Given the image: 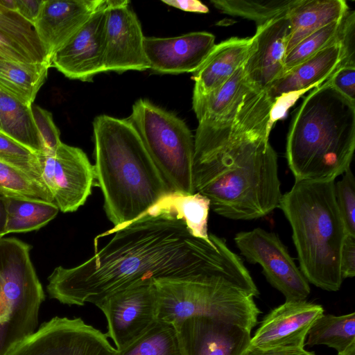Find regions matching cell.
Here are the masks:
<instances>
[{
  "label": "cell",
  "instance_id": "8",
  "mask_svg": "<svg viewBox=\"0 0 355 355\" xmlns=\"http://www.w3.org/2000/svg\"><path fill=\"white\" fill-rule=\"evenodd\" d=\"M135 129L171 193H196L193 179L194 136L183 120L139 99L125 119Z\"/></svg>",
  "mask_w": 355,
  "mask_h": 355
},
{
  "label": "cell",
  "instance_id": "4",
  "mask_svg": "<svg viewBox=\"0 0 355 355\" xmlns=\"http://www.w3.org/2000/svg\"><path fill=\"white\" fill-rule=\"evenodd\" d=\"M158 321L175 329L186 318L205 315L245 327L257 324L259 291L241 258L225 241L218 257L196 272L153 279Z\"/></svg>",
  "mask_w": 355,
  "mask_h": 355
},
{
  "label": "cell",
  "instance_id": "39",
  "mask_svg": "<svg viewBox=\"0 0 355 355\" xmlns=\"http://www.w3.org/2000/svg\"><path fill=\"white\" fill-rule=\"evenodd\" d=\"M340 269L343 279L355 275V236L346 235L340 259Z\"/></svg>",
  "mask_w": 355,
  "mask_h": 355
},
{
  "label": "cell",
  "instance_id": "34",
  "mask_svg": "<svg viewBox=\"0 0 355 355\" xmlns=\"http://www.w3.org/2000/svg\"><path fill=\"white\" fill-rule=\"evenodd\" d=\"M334 185L336 203L347 235L355 236V180L349 168Z\"/></svg>",
  "mask_w": 355,
  "mask_h": 355
},
{
  "label": "cell",
  "instance_id": "2",
  "mask_svg": "<svg viewBox=\"0 0 355 355\" xmlns=\"http://www.w3.org/2000/svg\"><path fill=\"white\" fill-rule=\"evenodd\" d=\"M274 107L266 92L250 89L226 114L198 123L195 191L225 218L257 219L279 206L277 155L268 141Z\"/></svg>",
  "mask_w": 355,
  "mask_h": 355
},
{
  "label": "cell",
  "instance_id": "40",
  "mask_svg": "<svg viewBox=\"0 0 355 355\" xmlns=\"http://www.w3.org/2000/svg\"><path fill=\"white\" fill-rule=\"evenodd\" d=\"M243 355H315L302 347H276L259 348L250 346Z\"/></svg>",
  "mask_w": 355,
  "mask_h": 355
},
{
  "label": "cell",
  "instance_id": "1",
  "mask_svg": "<svg viewBox=\"0 0 355 355\" xmlns=\"http://www.w3.org/2000/svg\"><path fill=\"white\" fill-rule=\"evenodd\" d=\"M114 234L86 261L56 267L48 277L51 298L83 306L134 284L199 271L220 251L223 239L194 236L166 196L135 220L98 237Z\"/></svg>",
  "mask_w": 355,
  "mask_h": 355
},
{
  "label": "cell",
  "instance_id": "22",
  "mask_svg": "<svg viewBox=\"0 0 355 355\" xmlns=\"http://www.w3.org/2000/svg\"><path fill=\"white\" fill-rule=\"evenodd\" d=\"M348 10L343 0H297L287 13L291 24L287 53L309 35L341 19Z\"/></svg>",
  "mask_w": 355,
  "mask_h": 355
},
{
  "label": "cell",
  "instance_id": "12",
  "mask_svg": "<svg viewBox=\"0 0 355 355\" xmlns=\"http://www.w3.org/2000/svg\"><path fill=\"white\" fill-rule=\"evenodd\" d=\"M104 313L107 336L121 350L144 334L157 321L153 279L103 296L94 303Z\"/></svg>",
  "mask_w": 355,
  "mask_h": 355
},
{
  "label": "cell",
  "instance_id": "19",
  "mask_svg": "<svg viewBox=\"0 0 355 355\" xmlns=\"http://www.w3.org/2000/svg\"><path fill=\"white\" fill-rule=\"evenodd\" d=\"M323 313L322 306L305 300L286 302L266 315L250 346L304 348L311 327Z\"/></svg>",
  "mask_w": 355,
  "mask_h": 355
},
{
  "label": "cell",
  "instance_id": "44",
  "mask_svg": "<svg viewBox=\"0 0 355 355\" xmlns=\"http://www.w3.org/2000/svg\"><path fill=\"white\" fill-rule=\"evenodd\" d=\"M338 355H355V343H352L343 352L338 353Z\"/></svg>",
  "mask_w": 355,
  "mask_h": 355
},
{
  "label": "cell",
  "instance_id": "37",
  "mask_svg": "<svg viewBox=\"0 0 355 355\" xmlns=\"http://www.w3.org/2000/svg\"><path fill=\"white\" fill-rule=\"evenodd\" d=\"M326 81L347 99L355 103V64L339 66Z\"/></svg>",
  "mask_w": 355,
  "mask_h": 355
},
{
  "label": "cell",
  "instance_id": "32",
  "mask_svg": "<svg viewBox=\"0 0 355 355\" xmlns=\"http://www.w3.org/2000/svg\"><path fill=\"white\" fill-rule=\"evenodd\" d=\"M344 18L345 16L315 31L292 48L285 58L284 73L327 46L340 41L343 35Z\"/></svg>",
  "mask_w": 355,
  "mask_h": 355
},
{
  "label": "cell",
  "instance_id": "36",
  "mask_svg": "<svg viewBox=\"0 0 355 355\" xmlns=\"http://www.w3.org/2000/svg\"><path fill=\"white\" fill-rule=\"evenodd\" d=\"M0 155L41 170L39 155L2 133H0Z\"/></svg>",
  "mask_w": 355,
  "mask_h": 355
},
{
  "label": "cell",
  "instance_id": "38",
  "mask_svg": "<svg viewBox=\"0 0 355 355\" xmlns=\"http://www.w3.org/2000/svg\"><path fill=\"white\" fill-rule=\"evenodd\" d=\"M0 59L14 62L41 63L21 44L1 33Z\"/></svg>",
  "mask_w": 355,
  "mask_h": 355
},
{
  "label": "cell",
  "instance_id": "30",
  "mask_svg": "<svg viewBox=\"0 0 355 355\" xmlns=\"http://www.w3.org/2000/svg\"><path fill=\"white\" fill-rule=\"evenodd\" d=\"M297 0H211L222 12L251 19L257 26L277 17L287 15Z\"/></svg>",
  "mask_w": 355,
  "mask_h": 355
},
{
  "label": "cell",
  "instance_id": "3",
  "mask_svg": "<svg viewBox=\"0 0 355 355\" xmlns=\"http://www.w3.org/2000/svg\"><path fill=\"white\" fill-rule=\"evenodd\" d=\"M93 132L96 182L106 216L118 228L147 212L171 191L125 119L99 115Z\"/></svg>",
  "mask_w": 355,
  "mask_h": 355
},
{
  "label": "cell",
  "instance_id": "26",
  "mask_svg": "<svg viewBox=\"0 0 355 355\" xmlns=\"http://www.w3.org/2000/svg\"><path fill=\"white\" fill-rule=\"evenodd\" d=\"M1 132L40 155L43 153L32 105H24L0 91Z\"/></svg>",
  "mask_w": 355,
  "mask_h": 355
},
{
  "label": "cell",
  "instance_id": "10",
  "mask_svg": "<svg viewBox=\"0 0 355 355\" xmlns=\"http://www.w3.org/2000/svg\"><path fill=\"white\" fill-rule=\"evenodd\" d=\"M39 159L42 180L59 210L73 212L86 202L97 182L94 166L82 149L61 142Z\"/></svg>",
  "mask_w": 355,
  "mask_h": 355
},
{
  "label": "cell",
  "instance_id": "15",
  "mask_svg": "<svg viewBox=\"0 0 355 355\" xmlns=\"http://www.w3.org/2000/svg\"><path fill=\"white\" fill-rule=\"evenodd\" d=\"M291 33L287 15L257 26L243 66L248 85L266 92L284 73V60Z\"/></svg>",
  "mask_w": 355,
  "mask_h": 355
},
{
  "label": "cell",
  "instance_id": "14",
  "mask_svg": "<svg viewBox=\"0 0 355 355\" xmlns=\"http://www.w3.org/2000/svg\"><path fill=\"white\" fill-rule=\"evenodd\" d=\"M106 0L51 58V67L72 80L92 81L104 66Z\"/></svg>",
  "mask_w": 355,
  "mask_h": 355
},
{
  "label": "cell",
  "instance_id": "21",
  "mask_svg": "<svg viewBox=\"0 0 355 355\" xmlns=\"http://www.w3.org/2000/svg\"><path fill=\"white\" fill-rule=\"evenodd\" d=\"M252 37H231L216 44L200 67L193 74V92L208 93L225 83L248 55Z\"/></svg>",
  "mask_w": 355,
  "mask_h": 355
},
{
  "label": "cell",
  "instance_id": "9",
  "mask_svg": "<svg viewBox=\"0 0 355 355\" xmlns=\"http://www.w3.org/2000/svg\"><path fill=\"white\" fill-rule=\"evenodd\" d=\"M116 352L106 334L80 318L55 316L42 323L7 355H114Z\"/></svg>",
  "mask_w": 355,
  "mask_h": 355
},
{
  "label": "cell",
  "instance_id": "27",
  "mask_svg": "<svg viewBox=\"0 0 355 355\" xmlns=\"http://www.w3.org/2000/svg\"><path fill=\"white\" fill-rule=\"evenodd\" d=\"M6 233L37 230L53 220L59 211L54 202L6 197Z\"/></svg>",
  "mask_w": 355,
  "mask_h": 355
},
{
  "label": "cell",
  "instance_id": "5",
  "mask_svg": "<svg viewBox=\"0 0 355 355\" xmlns=\"http://www.w3.org/2000/svg\"><path fill=\"white\" fill-rule=\"evenodd\" d=\"M355 103L327 81L304 98L293 119L286 156L295 180L329 182L350 168Z\"/></svg>",
  "mask_w": 355,
  "mask_h": 355
},
{
  "label": "cell",
  "instance_id": "29",
  "mask_svg": "<svg viewBox=\"0 0 355 355\" xmlns=\"http://www.w3.org/2000/svg\"><path fill=\"white\" fill-rule=\"evenodd\" d=\"M114 355H183L176 329L157 321L144 334Z\"/></svg>",
  "mask_w": 355,
  "mask_h": 355
},
{
  "label": "cell",
  "instance_id": "6",
  "mask_svg": "<svg viewBox=\"0 0 355 355\" xmlns=\"http://www.w3.org/2000/svg\"><path fill=\"white\" fill-rule=\"evenodd\" d=\"M334 181L295 180L279 208L292 229L300 269L306 280L329 291L340 289V252L347 235Z\"/></svg>",
  "mask_w": 355,
  "mask_h": 355
},
{
  "label": "cell",
  "instance_id": "20",
  "mask_svg": "<svg viewBox=\"0 0 355 355\" xmlns=\"http://www.w3.org/2000/svg\"><path fill=\"white\" fill-rule=\"evenodd\" d=\"M102 0H44L33 24L48 58L89 20Z\"/></svg>",
  "mask_w": 355,
  "mask_h": 355
},
{
  "label": "cell",
  "instance_id": "28",
  "mask_svg": "<svg viewBox=\"0 0 355 355\" xmlns=\"http://www.w3.org/2000/svg\"><path fill=\"white\" fill-rule=\"evenodd\" d=\"M305 345H327L342 352L355 343V313L322 315L312 324Z\"/></svg>",
  "mask_w": 355,
  "mask_h": 355
},
{
  "label": "cell",
  "instance_id": "42",
  "mask_svg": "<svg viewBox=\"0 0 355 355\" xmlns=\"http://www.w3.org/2000/svg\"><path fill=\"white\" fill-rule=\"evenodd\" d=\"M162 2L186 12L198 13L209 12L208 7L198 0H162Z\"/></svg>",
  "mask_w": 355,
  "mask_h": 355
},
{
  "label": "cell",
  "instance_id": "33",
  "mask_svg": "<svg viewBox=\"0 0 355 355\" xmlns=\"http://www.w3.org/2000/svg\"><path fill=\"white\" fill-rule=\"evenodd\" d=\"M0 33L21 44L40 62L51 63L33 25L17 12L0 5Z\"/></svg>",
  "mask_w": 355,
  "mask_h": 355
},
{
  "label": "cell",
  "instance_id": "35",
  "mask_svg": "<svg viewBox=\"0 0 355 355\" xmlns=\"http://www.w3.org/2000/svg\"><path fill=\"white\" fill-rule=\"evenodd\" d=\"M32 111L43 146L42 153L53 150L62 141L51 113L33 104Z\"/></svg>",
  "mask_w": 355,
  "mask_h": 355
},
{
  "label": "cell",
  "instance_id": "24",
  "mask_svg": "<svg viewBox=\"0 0 355 355\" xmlns=\"http://www.w3.org/2000/svg\"><path fill=\"white\" fill-rule=\"evenodd\" d=\"M0 193L7 197L54 202L40 169L0 155Z\"/></svg>",
  "mask_w": 355,
  "mask_h": 355
},
{
  "label": "cell",
  "instance_id": "7",
  "mask_svg": "<svg viewBox=\"0 0 355 355\" xmlns=\"http://www.w3.org/2000/svg\"><path fill=\"white\" fill-rule=\"evenodd\" d=\"M31 249L18 239L0 238V355H7L38 324L45 294L31 260Z\"/></svg>",
  "mask_w": 355,
  "mask_h": 355
},
{
  "label": "cell",
  "instance_id": "11",
  "mask_svg": "<svg viewBox=\"0 0 355 355\" xmlns=\"http://www.w3.org/2000/svg\"><path fill=\"white\" fill-rule=\"evenodd\" d=\"M234 241L248 262L262 267L268 282L286 302L305 300L310 294L308 281L275 233L257 227L236 234Z\"/></svg>",
  "mask_w": 355,
  "mask_h": 355
},
{
  "label": "cell",
  "instance_id": "17",
  "mask_svg": "<svg viewBox=\"0 0 355 355\" xmlns=\"http://www.w3.org/2000/svg\"><path fill=\"white\" fill-rule=\"evenodd\" d=\"M341 40L324 48L305 61L286 71L266 91L275 102V121L300 96L311 87L324 83L334 71L345 62Z\"/></svg>",
  "mask_w": 355,
  "mask_h": 355
},
{
  "label": "cell",
  "instance_id": "23",
  "mask_svg": "<svg viewBox=\"0 0 355 355\" xmlns=\"http://www.w3.org/2000/svg\"><path fill=\"white\" fill-rule=\"evenodd\" d=\"M50 63L14 62L0 59V91L32 105L46 81Z\"/></svg>",
  "mask_w": 355,
  "mask_h": 355
},
{
  "label": "cell",
  "instance_id": "13",
  "mask_svg": "<svg viewBox=\"0 0 355 355\" xmlns=\"http://www.w3.org/2000/svg\"><path fill=\"white\" fill-rule=\"evenodd\" d=\"M128 0H106L105 71H145L150 64L140 22Z\"/></svg>",
  "mask_w": 355,
  "mask_h": 355
},
{
  "label": "cell",
  "instance_id": "31",
  "mask_svg": "<svg viewBox=\"0 0 355 355\" xmlns=\"http://www.w3.org/2000/svg\"><path fill=\"white\" fill-rule=\"evenodd\" d=\"M166 198L183 218L194 236L211 241L207 230L210 202L207 197L198 192L191 195L171 193Z\"/></svg>",
  "mask_w": 355,
  "mask_h": 355
},
{
  "label": "cell",
  "instance_id": "16",
  "mask_svg": "<svg viewBox=\"0 0 355 355\" xmlns=\"http://www.w3.org/2000/svg\"><path fill=\"white\" fill-rule=\"evenodd\" d=\"M183 355H243L251 330L205 315L184 319L176 328Z\"/></svg>",
  "mask_w": 355,
  "mask_h": 355
},
{
  "label": "cell",
  "instance_id": "18",
  "mask_svg": "<svg viewBox=\"0 0 355 355\" xmlns=\"http://www.w3.org/2000/svg\"><path fill=\"white\" fill-rule=\"evenodd\" d=\"M215 36L192 32L173 37H145L150 69L159 73H195L215 46Z\"/></svg>",
  "mask_w": 355,
  "mask_h": 355
},
{
  "label": "cell",
  "instance_id": "41",
  "mask_svg": "<svg viewBox=\"0 0 355 355\" xmlns=\"http://www.w3.org/2000/svg\"><path fill=\"white\" fill-rule=\"evenodd\" d=\"M44 0H15V11L33 26Z\"/></svg>",
  "mask_w": 355,
  "mask_h": 355
},
{
  "label": "cell",
  "instance_id": "43",
  "mask_svg": "<svg viewBox=\"0 0 355 355\" xmlns=\"http://www.w3.org/2000/svg\"><path fill=\"white\" fill-rule=\"evenodd\" d=\"M6 197L0 193V238L6 235L7 207Z\"/></svg>",
  "mask_w": 355,
  "mask_h": 355
},
{
  "label": "cell",
  "instance_id": "25",
  "mask_svg": "<svg viewBox=\"0 0 355 355\" xmlns=\"http://www.w3.org/2000/svg\"><path fill=\"white\" fill-rule=\"evenodd\" d=\"M251 88L241 67L218 88L206 94L193 92V110L198 122L215 120L226 114Z\"/></svg>",
  "mask_w": 355,
  "mask_h": 355
},
{
  "label": "cell",
  "instance_id": "45",
  "mask_svg": "<svg viewBox=\"0 0 355 355\" xmlns=\"http://www.w3.org/2000/svg\"><path fill=\"white\" fill-rule=\"evenodd\" d=\"M0 133H1V130H0Z\"/></svg>",
  "mask_w": 355,
  "mask_h": 355
}]
</instances>
